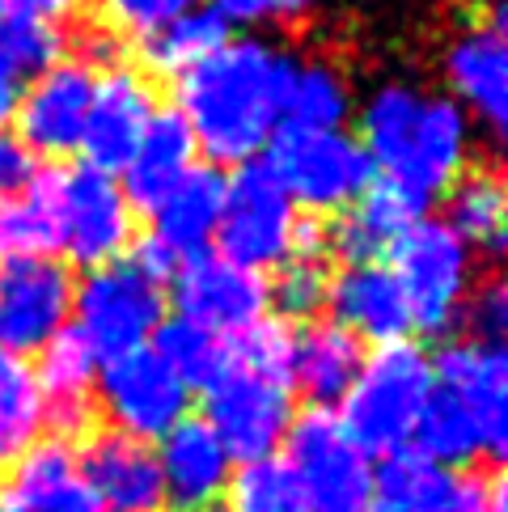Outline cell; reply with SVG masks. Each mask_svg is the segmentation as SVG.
<instances>
[{
    "label": "cell",
    "mask_w": 508,
    "mask_h": 512,
    "mask_svg": "<svg viewBox=\"0 0 508 512\" xmlns=\"http://www.w3.org/2000/svg\"><path fill=\"white\" fill-rule=\"evenodd\" d=\"M293 56L284 47L242 34L225 39L208 60L174 81V111L187 123L208 166L259 161L284 123V81Z\"/></svg>",
    "instance_id": "1"
},
{
    "label": "cell",
    "mask_w": 508,
    "mask_h": 512,
    "mask_svg": "<svg viewBox=\"0 0 508 512\" xmlns=\"http://www.w3.org/2000/svg\"><path fill=\"white\" fill-rule=\"evenodd\" d=\"M356 140L381 182H394L424 204L475 166V123L462 106L407 81H390L365 98Z\"/></svg>",
    "instance_id": "2"
},
{
    "label": "cell",
    "mask_w": 508,
    "mask_h": 512,
    "mask_svg": "<svg viewBox=\"0 0 508 512\" xmlns=\"http://www.w3.org/2000/svg\"><path fill=\"white\" fill-rule=\"evenodd\" d=\"M432 360V398L415 445L428 462L470 466L508 441V356L487 339H449Z\"/></svg>",
    "instance_id": "3"
},
{
    "label": "cell",
    "mask_w": 508,
    "mask_h": 512,
    "mask_svg": "<svg viewBox=\"0 0 508 512\" xmlns=\"http://www.w3.org/2000/svg\"><path fill=\"white\" fill-rule=\"evenodd\" d=\"M30 191L47 216L51 250L64 254L60 263L94 271L132 250L136 208L127 204L115 174L89 166V161H64V166L39 170Z\"/></svg>",
    "instance_id": "4"
},
{
    "label": "cell",
    "mask_w": 508,
    "mask_h": 512,
    "mask_svg": "<svg viewBox=\"0 0 508 512\" xmlns=\"http://www.w3.org/2000/svg\"><path fill=\"white\" fill-rule=\"evenodd\" d=\"M432 398V360L411 339L386 343L360 360V373L339 398V424L365 457L411 453Z\"/></svg>",
    "instance_id": "5"
},
{
    "label": "cell",
    "mask_w": 508,
    "mask_h": 512,
    "mask_svg": "<svg viewBox=\"0 0 508 512\" xmlns=\"http://www.w3.org/2000/svg\"><path fill=\"white\" fill-rule=\"evenodd\" d=\"M263 166L305 216H339L373 187V166L348 127H280Z\"/></svg>",
    "instance_id": "6"
},
{
    "label": "cell",
    "mask_w": 508,
    "mask_h": 512,
    "mask_svg": "<svg viewBox=\"0 0 508 512\" xmlns=\"http://www.w3.org/2000/svg\"><path fill=\"white\" fill-rule=\"evenodd\" d=\"M390 276L407 301L411 331L449 335L475 292V254L445 221H415L390 250Z\"/></svg>",
    "instance_id": "7"
},
{
    "label": "cell",
    "mask_w": 508,
    "mask_h": 512,
    "mask_svg": "<svg viewBox=\"0 0 508 512\" xmlns=\"http://www.w3.org/2000/svg\"><path fill=\"white\" fill-rule=\"evenodd\" d=\"M161 322H166V284L127 254L85 271L72 292V331L94 347L98 360L149 347Z\"/></svg>",
    "instance_id": "8"
},
{
    "label": "cell",
    "mask_w": 508,
    "mask_h": 512,
    "mask_svg": "<svg viewBox=\"0 0 508 512\" xmlns=\"http://www.w3.org/2000/svg\"><path fill=\"white\" fill-rule=\"evenodd\" d=\"M288 466H293L305 512H373L377 508V470L373 457L343 432L335 411L310 407L293 415L288 428Z\"/></svg>",
    "instance_id": "9"
},
{
    "label": "cell",
    "mask_w": 508,
    "mask_h": 512,
    "mask_svg": "<svg viewBox=\"0 0 508 512\" xmlns=\"http://www.w3.org/2000/svg\"><path fill=\"white\" fill-rule=\"evenodd\" d=\"M301 212L263 161H246L225 178V204L216 242L221 254L250 271H276L297 254Z\"/></svg>",
    "instance_id": "10"
},
{
    "label": "cell",
    "mask_w": 508,
    "mask_h": 512,
    "mask_svg": "<svg viewBox=\"0 0 508 512\" xmlns=\"http://www.w3.org/2000/svg\"><path fill=\"white\" fill-rule=\"evenodd\" d=\"M187 407H191L187 381L153 352V343L123 352L115 360H102L94 381V411L106 415L111 432L153 445L170 428L183 424Z\"/></svg>",
    "instance_id": "11"
},
{
    "label": "cell",
    "mask_w": 508,
    "mask_h": 512,
    "mask_svg": "<svg viewBox=\"0 0 508 512\" xmlns=\"http://www.w3.org/2000/svg\"><path fill=\"white\" fill-rule=\"evenodd\" d=\"M204 424L216 432L233 462L267 457L293 428V386L254 373L229 356V364L204 386Z\"/></svg>",
    "instance_id": "12"
},
{
    "label": "cell",
    "mask_w": 508,
    "mask_h": 512,
    "mask_svg": "<svg viewBox=\"0 0 508 512\" xmlns=\"http://www.w3.org/2000/svg\"><path fill=\"white\" fill-rule=\"evenodd\" d=\"M72 292L68 263L51 254L0 263V352L17 360L43 352L72 318Z\"/></svg>",
    "instance_id": "13"
},
{
    "label": "cell",
    "mask_w": 508,
    "mask_h": 512,
    "mask_svg": "<svg viewBox=\"0 0 508 512\" xmlns=\"http://www.w3.org/2000/svg\"><path fill=\"white\" fill-rule=\"evenodd\" d=\"M267 305V276L225 259V254H195L174 271L178 318L225 343L246 335L254 322H263Z\"/></svg>",
    "instance_id": "14"
},
{
    "label": "cell",
    "mask_w": 508,
    "mask_h": 512,
    "mask_svg": "<svg viewBox=\"0 0 508 512\" xmlns=\"http://www.w3.org/2000/svg\"><path fill=\"white\" fill-rule=\"evenodd\" d=\"M381 512H504L500 474L479 466H441L424 453L386 457L377 474Z\"/></svg>",
    "instance_id": "15"
},
{
    "label": "cell",
    "mask_w": 508,
    "mask_h": 512,
    "mask_svg": "<svg viewBox=\"0 0 508 512\" xmlns=\"http://www.w3.org/2000/svg\"><path fill=\"white\" fill-rule=\"evenodd\" d=\"M94 77L98 72L81 64L77 56L56 60L47 72L22 85L17 98V140L26 144L34 157H72L81 149L85 119H89V98H94Z\"/></svg>",
    "instance_id": "16"
},
{
    "label": "cell",
    "mask_w": 508,
    "mask_h": 512,
    "mask_svg": "<svg viewBox=\"0 0 508 512\" xmlns=\"http://www.w3.org/2000/svg\"><path fill=\"white\" fill-rule=\"evenodd\" d=\"M508 17L504 5L492 0L487 17L466 26L445 51V81L453 102L470 123H483L492 136L508 123Z\"/></svg>",
    "instance_id": "17"
},
{
    "label": "cell",
    "mask_w": 508,
    "mask_h": 512,
    "mask_svg": "<svg viewBox=\"0 0 508 512\" xmlns=\"http://www.w3.org/2000/svg\"><path fill=\"white\" fill-rule=\"evenodd\" d=\"M157 106L153 77L132 64H111L94 77V98H89V119L81 136V161L106 174H119L123 161L132 157L140 136L149 132Z\"/></svg>",
    "instance_id": "18"
},
{
    "label": "cell",
    "mask_w": 508,
    "mask_h": 512,
    "mask_svg": "<svg viewBox=\"0 0 508 512\" xmlns=\"http://www.w3.org/2000/svg\"><path fill=\"white\" fill-rule=\"evenodd\" d=\"M0 512H102L68 436L34 441L0 479Z\"/></svg>",
    "instance_id": "19"
},
{
    "label": "cell",
    "mask_w": 508,
    "mask_h": 512,
    "mask_svg": "<svg viewBox=\"0 0 508 512\" xmlns=\"http://www.w3.org/2000/svg\"><path fill=\"white\" fill-rule=\"evenodd\" d=\"M77 457H81V474L102 512H161L166 508L153 445L106 428L89 436Z\"/></svg>",
    "instance_id": "20"
},
{
    "label": "cell",
    "mask_w": 508,
    "mask_h": 512,
    "mask_svg": "<svg viewBox=\"0 0 508 512\" xmlns=\"http://www.w3.org/2000/svg\"><path fill=\"white\" fill-rule=\"evenodd\" d=\"M326 309H331V322L343 326L356 343L386 347L411 335L407 301L386 263H348L331 271Z\"/></svg>",
    "instance_id": "21"
},
{
    "label": "cell",
    "mask_w": 508,
    "mask_h": 512,
    "mask_svg": "<svg viewBox=\"0 0 508 512\" xmlns=\"http://www.w3.org/2000/svg\"><path fill=\"white\" fill-rule=\"evenodd\" d=\"M161 470V496L174 512H204L216 508L225 496V483L233 474V457L216 441V432L204 419H183L178 428L161 436L157 449Z\"/></svg>",
    "instance_id": "22"
},
{
    "label": "cell",
    "mask_w": 508,
    "mask_h": 512,
    "mask_svg": "<svg viewBox=\"0 0 508 512\" xmlns=\"http://www.w3.org/2000/svg\"><path fill=\"white\" fill-rule=\"evenodd\" d=\"M195 166H199V149L187 132V123L178 119L174 106L170 111L161 106L149 123V132L140 136V144L132 149V157L123 161V170L115 178L127 195V204L136 212H153Z\"/></svg>",
    "instance_id": "23"
},
{
    "label": "cell",
    "mask_w": 508,
    "mask_h": 512,
    "mask_svg": "<svg viewBox=\"0 0 508 512\" xmlns=\"http://www.w3.org/2000/svg\"><path fill=\"white\" fill-rule=\"evenodd\" d=\"M221 204H225V174L208 166V161H199V166L149 212L153 216L149 237L183 267L195 254H208V246L216 242Z\"/></svg>",
    "instance_id": "24"
},
{
    "label": "cell",
    "mask_w": 508,
    "mask_h": 512,
    "mask_svg": "<svg viewBox=\"0 0 508 512\" xmlns=\"http://www.w3.org/2000/svg\"><path fill=\"white\" fill-rule=\"evenodd\" d=\"M428 204L394 182L373 178V187L356 199L348 212H339V225L326 229V242L339 250L348 263H377V254L394 250L415 221H424Z\"/></svg>",
    "instance_id": "25"
},
{
    "label": "cell",
    "mask_w": 508,
    "mask_h": 512,
    "mask_svg": "<svg viewBox=\"0 0 508 512\" xmlns=\"http://www.w3.org/2000/svg\"><path fill=\"white\" fill-rule=\"evenodd\" d=\"M360 343L335 322H310L293 335V360H288V386H297L305 402L318 411L339 407V398L360 373Z\"/></svg>",
    "instance_id": "26"
},
{
    "label": "cell",
    "mask_w": 508,
    "mask_h": 512,
    "mask_svg": "<svg viewBox=\"0 0 508 512\" xmlns=\"http://www.w3.org/2000/svg\"><path fill=\"white\" fill-rule=\"evenodd\" d=\"M98 369H102V360L72 326H64L39 352V373L34 377H39V390L47 398V419H56L60 436H68V441H72V432H81L89 424V415H94Z\"/></svg>",
    "instance_id": "27"
},
{
    "label": "cell",
    "mask_w": 508,
    "mask_h": 512,
    "mask_svg": "<svg viewBox=\"0 0 508 512\" xmlns=\"http://www.w3.org/2000/svg\"><path fill=\"white\" fill-rule=\"evenodd\" d=\"M445 225L475 254H496L508 237V187L492 166H466V174L445 191Z\"/></svg>",
    "instance_id": "28"
},
{
    "label": "cell",
    "mask_w": 508,
    "mask_h": 512,
    "mask_svg": "<svg viewBox=\"0 0 508 512\" xmlns=\"http://www.w3.org/2000/svg\"><path fill=\"white\" fill-rule=\"evenodd\" d=\"M229 34V22L212 5H199V9H187L170 17L166 26H157L153 34L140 39V51H144V72L153 77H170L178 81L183 72H191L199 60H208L216 47H221Z\"/></svg>",
    "instance_id": "29"
},
{
    "label": "cell",
    "mask_w": 508,
    "mask_h": 512,
    "mask_svg": "<svg viewBox=\"0 0 508 512\" xmlns=\"http://www.w3.org/2000/svg\"><path fill=\"white\" fill-rule=\"evenodd\" d=\"M352 115V85L326 60H293L284 81V123L280 127H343Z\"/></svg>",
    "instance_id": "30"
},
{
    "label": "cell",
    "mask_w": 508,
    "mask_h": 512,
    "mask_svg": "<svg viewBox=\"0 0 508 512\" xmlns=\"http://www.w3.org/2000/svg\"><path fill=\"white\" fill-rule=\"evenodd\" d=\"M47 428V398L26 360L0 352V462H13Z\"/></svg>",
    "instance_id": "31"
},
{
    "label": "cell",
    "mask_w": 508,
    "mask_h": 512,
    "mask_svg": "<svg viewBox=\"0 0 508 512\" xmlns=\"http://www.w3.org/2000/svg\"><path fill=\"white\" fill-rule=\"evenodd\" d=\"M221 500L225 508H216V512H305L301 483L293 466H288V457L280 453L238 462Z\"/></svg>",
    "instance_id": "32"
},
{
    "label": "cell",
    "mask_w": 508,
    "mask_h": 512,
    "mask_svg": "<svg viewBox=\"0 0 508 512\" xmlns=\"http://www.w3.org/2000/svg\"><path fill=\"white\" fill-rule=\"evenodd\" d=\"M153 352L187 381V390H204L208 381L229 364V343L208 335V331H199V326H191L183 318L157 326Z\"/></svg>",
    "instance_id": "33"
},
{
    "label": "cell",
    "mask_w": 508,
    "mask_h": 512,
    "mask_svg": "<svg viewBox=\"0 0 508 512\" xmlns=\"http://www.w3.org/2000/svg\"><path fill=\"white\" fill-rule=\"evenodd\" d=\"M56 60H64V30L39 17L0 13V72L13 81H34Z\"/></svg>",
    "instance_id": "34"
},
{
    "label": "cell",
    "mask_w": 508,
    "mask_h": 512,
    "mask_svg": "<svg viewBox=\"0 0 508 512\" xmlns=\"http://www.w3.org/2000/svg\"><path fill=\"white\" fill-rule=\"evenodd\" d=\"M326 288H331V271H326L322 259H288L284 267H276L267 297L280 305L284 318L310 322L318 309H326Z\"/></svg>",
    "instance_id": "35"
},
{
    "label": "cell",
    "mask_w": 508,
    "mask_h": 512,
    "mask_svg": "<svg viewBox=\"0 0 508 512\" xmlns=\"http://www.w3.org/2000/svg\"><path fill=\"white\" fill-rule=\"evenodd\" d=\"M39 254H51V229L34 191L0 199V263L39 259Z\"/></svg>",
    "instance_id": "36"
},
{
    "label": "cell",
    "mask_w": 508,
    "mask_h": 512,
    "mask_svg": "<svg viewBox=\"0 0 508 512\" xmlns=\"http://www.w3.org/2000/svg\"><path fill=\"white\" fill-rule=\"evenodd\" d=\"M199 5H208V0H102V26L115 39H144L157 26H166L170 17Z\"/></svg>",
    "instance_id": "37"
},
{
    "label": "cell",
    "mask_w": 508,
    "mask_h": 512,
    "mask_svg": "<svg viewBox=\"0 0 508 512\" xmlns=\"http://www.w3.org/2000/svg\"><path fill=\"white\" fill-rule=\"evenodd\" d=\"M208 5L225 17L229 26H246V30H259V26H297L305 22L318 0H208Z\"/></svg>",
    "instance_id": "38"
},
{
    "label": "cell",
    "mask_w": 508,
    "mask_h": 512,
    "mask_svg": "<svg viewBox=\"0 0 508 512\" xmlns=\"http://www.w3.org/2000/svg\"><path fill=\"white\" fill-rule=\"evenodd\" d=\"M462 318L470 322V335H475V339L500 343L504 331H508V292H504V284L492 280V284H483V288L470 292Z\"/></svg>",
    "instance_id": "39"
},
{
    "label": "cell",
    "mask_w": 508,
    "mask_h": 512,
    "mask_svg": "<svg viewBox=\"0 0 508 512\" xmlns=\"http://www.w3.org/2000/svg\"><path fill=\"white\" fill-rule=\"evenodd\" d=\"M39 157H34L13 132H0V199L30 191V182L39 178Z\"/></svg>",
    "instance_id": "40"
},
{
    "label": "cell",
    "mask_w": 508,
    "mask_h": 512,
    "mask_svg": "<svg viewBox=\"0 0 508 512\" xmlns=\"http://www.w3.org/2000/svg\"><path fill=\"white\" fill-rule=\"evenodd\" d=\"M94 0H0V13H17V17H39V22L60 26L68 17L85 13Z\"/></svg>",
    "instance_id": "41"
},
{
    "label": "cell",
    "mask_w": 508,
    "mask_h": 512,
    "mask_svg": "<svg viewBox=\"0 0 508 512\" xmlns=\"http://www.w3.org/2000/svg\"><path fill=\"white\" fill-rule=\"evenodd\" d=\"M17 98H22V81H13L9 72H0V132H9L17 115Z\"/></svg>",
    "instance_id": "42"
}]
</instances>
